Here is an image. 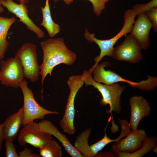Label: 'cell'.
Here are the masks:
<instances>
[{
    "instance_id": "obj_1",
    "label": "cell",
    "mask_w": 157,
    "mask_h": 157,
    "mask_svg": "<svg viewBox=\"0 0 157 157\" xmlns=\"http://www.w3.org/2000/svg\"><path fill=\"white\" fill-rule=\"evenodd\" d=\"M40 44L43 53V61L40 65L42 86L47 75L51 76L54 67L62 64L72 65L76 60L77 55L67 48L63 38H49L41 42Z\"/></svg>"
},
{
    "instance_id": "obj_2",
    "label": "cell",
    "mask_w": 157,
    "mask_h": 157,
    "mask_svg": "<svg viewBox=\"0 0 157 157\" xmlns=\"http://www.w3.org/2000/svg\"><path fill=\"white\" fill-rule=\"evenodd\" d=\"M86 86L92 85L97 89L102 97L99 101L103 106L109 105L110 109L106 111L107 114L113 112L119 114L122 110L121 96L125 89V86L118 83L107 85L95 81L92 79V72L89 69L83 71L81 75Z\"/></svg>"
},
{
    "instance_id": "obj_3",
    "label": "cell",
    "mask_w": 157,
    "mask_h": 157,
    "mask_svg": "<svg viewBox=\"0 0 157 157\" xmlns=\"http://www.w3.org/2000/svg\"><path fill=\"white\" fill-rule=\"evenodd\" d=\"M137 15V13L133 8L126 10L124 15L123 27L118 33L110 39H99L95 37L94 33H90L88 30L85 31L84 35L85 39L90 42H95L100 49L99 54L94 58L95 64L99 63L105 56H112L114 45L122 36H125L130 33L135 21V17Z\"/></svg>"
},
{
    "instance_id": "obj_4",
    "label": "cell",
    "mask_w": 157,
    "mask_h": 157,
    "mask_svg": "<svg viewBox=\"0 0 157 157\" xmlns=\"http://www.w3.org/2000/svg\"><path fill=\"white\" fill-rule=\"evenodd\" d=\"M66 82L70 91L65 112L59 125L64 132L72 135L74 134L76 132L74 124L75 98L77 92L84 84V82L81 75H71L68 78Z\"/></svg>"
},
{
    "instance_id": "obj_5",
    "label": "cell",
    "mask_w": 157,
    "mask_h": 157,
    "mask_svg": "<svg viewBox=\"0 0 157 157\" xmlns=\"http://www.w3.org/2000/svg\"><path fill=\"white\" fill-rule=\"evenodd\" d=\"M27 84V82L24 79L19 85L24 98L22 126L35 119H44L47 115L58 114L57 111L48 110L40 106L35 99L34 94L31 90L28 87Z\"/></svg>"
},
{
    "instance_id": "obj_6",
    "label": "cell",
    "mask_w": 157,
    "mask_h": 157,
    "mask_svg": "<svg viewBox=\"0 0 157 157\" xmlns=\"http://www.w3.org/2000/svg\"><path fill=\"white\" fill-rule=\"evenodd\" d=\"M36 47L30 43L23 44L15 55L22 66L24 78L32 83L37 81L40 74V66L38 63Z\"/></svg>"
},
{
    "instance_id": "obj_7",
    "label": "cell",
    "mask_w": 157,
    "mask_h": 157,
    "mask_svg": "<svg viewBox=\"0 0 157 157\" xmlns=\"http://www.w3.org/2000/svg\"><path fill=\"white\" fill-rule=\"evenodd\" d=\"M110 65L107 61L99 64H94L90 69L93 73V79L97 82L107 85H110L118 82H122L129 84L133 88H138L143 90L145 88V80L136 82L126 80L114 72L110 70H106L105 68Z\"/></svg>"
},
{
    "instance_id": "obj_8",
    "label": "cell",
    "mask_w": 157,
    "mask_h": 157,
    "mask_svg": "<svg viewBox=\"0 0 157 157\" xmlns=\"http://www.w3.org/2000/svg\"><path fill=\"white\" fill-rule=\"evenodd\" d=\"M0 81L7 86L18 88L24 79L21 64L16 57H11L0 61Z\"/></svg>"
},
{
    "instance_id": "obj_9",
    "label": "cell",
    "mask_w": 157,
    "mask_h": 157,
    "mask_svg": "<svg viewBox=\"0 0 157 157\" xmlns=\"http://www.w3.org/2000/svg\"><path fill=\"white\" fill-rule=\"evenodd\" d=\"M125 37L124 41L114 48L111 57L118 60L132 63L139 62L142 58L139 44L130 33Z\"/></svg>"
},
{
    "instance_id": "obj_10",
    "label": "cell",
    "mask_w": 157,
    "mask_h": 157,
    "mask_svg": "<svg viewBox=\"0 0 157 157\" xmlns=\"http://www.w3.org/2000/svg\"><path fill=\"white\" fill-rule=\"evenodd\" d=\"M18 137V141L22 147L27 144L39 148L52 139V135L41 131L38 123L34 121L23 126Z\"/></svg>"
},
{
    "instance_id": "obj_11",
    "label": "cell",
    "mask_w": 157,
    "mask_h": 157,
    "mask_svg": "<svg viewBox=\"0 0 157 157\" xmlns=\"http://www.w3.org/2000/svg\"><path fill=\"white\" fill-rule=\"evenodd\" d=\"M0 4L6 7L8 12L18 17L19 19V21L25 24L30 31L35 33L38 38L41 39L44 37V32L37 26L29 17V11L27 6L17 4L13 0H0Z\"/></svg>"
},
{
    "instance_id": "obj_12",
    "label": "cell",
    "mask_w": 157,
    "mask_h": 157,
    "mask_svg": "<svg viewBox=\"0 0 157 157\" xmlns=\"http://www.w3.org/2000/svg\"><path fill=\"white\" fill-rule=\"evenodd\" d=\"M125 137L112 144L111 149L124 153L135 152L140 147L148 136L144 130L137 129L135 131L130 130Z\"/></svg>"
},
{
    "instance_id": "obj_13",
    "label": "cell",
    "mask_w": 157,
    "mask_h": 157,
    "mask_svg": "<svg viewBox=\"0 0 157 157\" xmlns=\"http://www.w3.org/2000/svg\"><path fill=\"white\" fill-rule=\"evenodd\" d=\"M130 33L135 39L141 49H146L149 46V33L152 25L146 12L139 13Z\"/></svg>"
},
{
    "instance_id": "obj_14",
    "label": "cell",
    "mask_w": 157,
    "mask_h": 157,
    "mask_svg": "<svg viewBox=\"0 0 157 157\" xmlns=\"http://www.w3.org/2000/svg\"><path fill=\"white\" fill-rule=\"evenodd\" d=\"M131 114L129 122L131 131L138 129L141 120L148 116L151 110L149 104L143 97L136 95L131 97L129 100Z\"/></svg>"
},
{
    "instance_id": "obj_15",
    "label": "cell",
    "mask_w": 157,
    "mask_h": 157,
    "mask_svg": "<svg viewBox=\"0 0 157 157\" xmlns=\"http://www.w3.org/2000/svg\"><path fill=\"white\" fill-rule=\"evenodd\" d=\"M39 129L56 138L61 143L67 153L72 157H83L70 142L68 138L60 131L51 121L43 120L38 123Z\"/></svg>"
},
{
    "instance_id": "obj_16",
    "label": "cell",
    "mask_w": 157,
    "mask_h": 157,
    "mask_svg": "<svg viewBox=\"0 0 157 157\" xmlns=\"http://www.w3.org/2000/svg\"><path fill=\"white\" fill-rule=\"evenodd\" d=\"M23 117L22 107L17 112L9 115L3 123L4 140L13 141L22 125Z\"/></svg>"
},
{
    "instance_id": "obj_17",
    "label": "cell",
    "mask_w": 157,
    "mask_h": 157,
    "mask_svg": "<svg viewBox=\"0 0 157 157\" xmlns=\"http://www.w3.org/2000/svg\"><path fill=\"white\" fill-rule=\"evenodd\" d=\"M157 138L155 136L146 137L140 147L132 153H124L114 151V157H142L149 152L153 151L157 147Z\"/></svg>"
},
{
    "instance_id": "obj_18",
    "label": "cell",
    "mask_w": 157,
    "mask_h": 157,
    "mask_svg": "<svg viewBox=\"0 0 157 157\" xmlns=\"http://www.w3.org/2000/svg\"><path fill=\"white\" fill-rule=\"evenodd\" d=\"M40 8L42 15V20L40 25L46 29L49 36L52 38L60 32V27L52 18L49 0H46L44 6H41Z\"/></svg>"
},
{
    "instance_id": "obj_19",
    "label": "cell",
    "mask_w": 157,
    "mask_h": 157,
    "mask_svg": "<svg viewBox=\"0 0 157 157\" xmlns=\"http://www.w3.org/2000/svg\"><path fill=\"white\" fill-rule=\"evenodd\" d=\"M0 61L4 57L5 53L7 50L8 42L6 38L8 30L15 22L14 17L6 18L0 16Z\"/></svg>"
},
{
    "instance_id": "obj_20",
    "label": "cell",
    "mask_w": 157,
    "mask_h": 157,
    "mask_svg": "<svg viewBox=\"0 0 157 157\" xmlns=\"http://www.w3.org/2000/svg\"><path fill=\"white\" fill-rule=\"evenodd\" d=\"M91 130L90 128H88L83 131L77 136L74 141V147L83 157H90L88 139Z\"/></svg>"
},
{
    "instance_id": "obj_21",
    "label": "cell",
    "mask_w": 157,
    "mask_h": 157,
    "mask_svg": "<svg viewBox=\"0 0 157 157\" xmlns=\"http://www.w3.org/2000/svg\"><path fill=\"white\" fill-rule=\"evenodd\" d=\"M39 155L43 157H62V149L58 142L52 140L39 148Z\"/></svg>"
},
{
    "instance_id": "obj_22",
    "label": "cell",
    "mask_w": 157,
    "mask_h": 157,
    "mask_svg": "<svg viewBox=\"0 0 157 157\" xmlns=\"http://www.w3.org/2000/svg\"><path fill=\"white\" fill-rule=\"evenodd\" d=\"M108 124V123L107 125ZM107 125L104 129V135L103 138L99 141L90 145V151L92 157H95L98 153L108 144L113 142H117L121 139L119 136L114 139H111L108 137L106 133Z\"/></svg>"
},
{
    "instance_id": "obj_23",
    "label": "cell",
    "mask_w": 157,
    "mask_h": 157,
    "mask_svg": "<svg viewBox=\"0 0 157 157\" xmlns=\"http://www.w3.org/2000/svg\"><path fill=\"white\" fill-rule=\"evenodd\" d=\"M56 3L59 0H53ZM67 4H70L74 0H63ZM92 3L93 7V12L97 16H100L102 11L106 8V3L110 0H88Z\"/></svg>"
},
{
    "instance_id": "obj_24",
    "label": "cell",
    "mask_w": 157,
    "mask_h": 157,
    "mask_svg": "<svg viewBox=\"0 0 157 157\" xmlns=\"http://www.w3.org/2000/svg\"><path fill=\"white\" fill-rule=\"evenodd\" d=\"M156 7H157V0H152L147 3L136 4L133 6V9L138 15L140 12H147L152 8Z\"/></svg>"
},
{
    "instance_id": "obj_25",
    "label": "cell",
    "mask_w": 157,
    "mask_h": 157,
    "mask_svg": "<svg viewBox=\"0 0 157 157\" xmlns=\"http://www.w3.org/2000/svg\"><path fill=\"white\" fill-rule=\"evenodd\" d=\"M5 141L6 156V157H19L17 153L13 142L8 140Z\"/></svg>"
},
{
    "instance_id": "obj_26",
    "label": "cell",
    "mask_w": 157,
    "mask_h": 157,
    "mask_svg": "<svg viewBox=\"0 0 157 157\" xmlns=\"http://www.w3.org/2000/svg\"><path fill=\"white\" fill-rule=\"evenodd\" d=\"M148 17L151 22L153 30L157 31V7L152 8L147 12Z\"/></svg>"
},
{
    "instance_id": "obj_27",
    "label": "cell",
    "mask_w": 157,
    "mask_h": 157,
    "mask_svg": "<svg viewBox=\"0 0 157 157\" xmlns=\"http://www.w3.org/2000/svg\"><path fill=\"white\" fill-rule=\"evenodd\" d=\"M19 157H40L37 154L32 152L31 150L28 148L25 147L21 151L18 152Z\"/></svg>"
},
{
    "instance_id": "obj_28",
    "label": "cell",
    "mask_w": 157,
    "mask_h": 157,
    "mask_svg": "<svg viewBox=\"0 0 157 157\" xmlns=\"http://www.w3.org/2000/svg\"><path fill=\"white\" fill-rule=\"evenodd\" d=\"M3 138V124H0V151L2 147V142L4 141Z\"/></svg>"
},
{
    "instance_id": "obj_29",
    "label": "cell",
    "mask_w": 157,
    "mask_h": 157,
    "mask_svg": "<svg viewBox=\"0 0 157 157\" xmlns=\"http://www.w3.org/2000/svg\"><path fill=\"white\" fill-rule=\"evenodd\" d=\"M20 4H25L28 3L29 0H18Z\"/></svg>"
},
{
    "instance_id": "obj_30",
    "label": "cell",
    "mask_w": 157,
    "mask_h": 157,
    "mask_svg": "<svg viewBox=\"0 0 157 157\" xmlns=\"http://www.w3.org/2000/svg\"><path fill=\"white\" fill-rule=\"evenodd\" d=\"M4 11V8L0 4V13H2Z\"/></svg>"
}]
</instances>
